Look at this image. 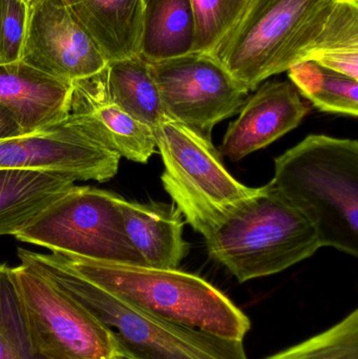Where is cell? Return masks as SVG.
<instances>
[{"instance_id": "obj_8", "label": "cell", "mask_w": 358, "mask_h": 359, "mask_svg": "<svg viewBox=\"0 0 358 359\" xmlns=\"http://www.w3.org/2000/svg\"><path fill=\"white\" fill-rule=\"evenodd\" d=\"M153 130L165 168L164 189L185 219L226 208L258 191L229 174L212 140L167 116Z\"/></svg>"}, {"instance_id": "obj_14", "label": "cell", "mask_w": 358, "mask_h": 359, "mask_svg": "<svg viewBox=\"0 0 358 359\" xmlns=\"http://www.w3.org/2000/svg\"><path fill=\"white\" fill-rule=\"evenodd\" d=\"M73 83L46 75L22 60L0 65V105L14 115L23 135L67 119Z\"/></svg>"}, {"instance_id": "obj_15", "label": "cell", "mask_w": 358, "mask_h": 359, "mask_svg": "<svg viewBox=\"0 0 358 359\" xmlns=\"http://www.w3.org/2000/svg\"><path fill=\"white\" fill-rule=\"evenodd\" d=\"M124 230L147 267L178 269L189 244L183 238L184 221L176 205L130 202L116 194Z\"/></svg>"}, {"instance_id": "obj_3", "label": "cell", "mask_w": 358, "mask_h": 359, "mask_svg": "<svg viewBox=\"0 0 358 359\" xmlns=\"http://www.w3.org/2000/svg\"><path fill=\"white\" fill-rule=\"evenodd\" d=\"M58 255L80 276L143 313L233 341H243L252 328L248 316L224 293L195 274Z\"/></svg>"}, {"instance_id": "obj_23", "label": "cell", "mask_w": 358, "mask_h": 359, "mask_svg": "<svg viewBox=\"0 0 358 359\" xmlns=\"http://www.w3.org/2000/svg\"><path fill=\"white\" fill-rule=\"evenodd\" d=\"M250 0H191L195 18L193 53L214 56L247 8Z\"/></svg>"}, {"instance_id": "obj_26", "label": "cell", "mask_w": 358, "mask_h": 359, "mask_svg": "<svg viewBox=\"0 0 358 359\" xmlns=\"http://www.w3.org/2000/svg\"><path fill=\"white\" fill-rule=\"evenodd\" d=\"M20 126L16 118L6 107L0 105V139L22 136Z\"/></svg>"}, {"instance_id": "obj_4", "label": "cell", "mask_w": 358, "mask_h": 359, "mask_svg": "<svg viewBox=\"0 0 358 359\" xmlns=\"http://www.w3.org/2000/svg\"><path fill=\"white\" fill-rule=\"evenodd\" d=\"M271 183L317 228L322 246L358 255V142L309 135L275 160Z\"/></svg>"}, {"instance_id": "obj_12", "label": "cell", "mask_w": 358, "mask_h": 359, "mask_svg": "<svg viewBox=\"0 0 358 359\" xmlns=\"http://www.w3.org/2000/svg\"><path fill=\"white\" fill-rule=\"evenodd\" d=\"M65 121L97 144L137 163H146L157 149L153 130L109 98L106 67L92 77L73 82Z\"/></svg>"}, {"instance_id": "obj_11", "label": "cell", "mask_w": 358, "mask_h": 359, "mask_svg": "<svg viewBox=\"0 0 358 359\" xmlns=\"http://www.w3.org/2000/svg\"><path fill=\"white\" fill-rule=\"evenodd\" d=\"M120 159L65 120L34 134L0 139V170L63 172L78 181L106 182L117 175Z\"/></svg>"}, {"instance_id": "obj_24", "label": "cell", "mask_w": 358, "mask_h": 359, "mask_svg": "<svg viewBox=\"0 0 358 359\" xmlns=\"http://www.w3.org/2000/svg\"><path fill=\"white\" fill-rule=\"evenodd\" d=\"M265 359H358V310L328 330Z\"/></svg>"}, {"instance_id": "obj_18", "label": "cell", "mask_w": 358, "mask_h": 359, "mask_svg": "<svg viewBox=\"0 0 358 359\" xmlns=\"http://www.w3.org/2000/svg\"><path fill=\"white\" fill-rule=\"evenodd\" d=\"M195 27L191 0H146L139 56L156 63L191 54Z\"/></svg>"}, {"instance_id": "obj_20", "label": "cell", "mask_w": 358, "mask_h": 359, "mask_svg": "<svg viewBox=\"0 0 358 359\" xmlns=\"http://www.w3.org/2000/svg\"><path fill=\"white\" fill-rule=\"evenodd\" d=\"M304 60L358 80V0H334Z\"/></svg>"}, {"instance_id": "obj_1", "label": "cell", "mask_w": 358, "mask_h": 359, "mask_svg": "<svg viewBox=\"0 0 358 359\" xmlns=\"http://www.w3.org/2000/svg\"><path fill=\"white\" fill-rule=\"evenodd\" d=\"M187 223L240 283L279 273L323 247L317 228L271 182L249 198Z\"/></svg>"}, {"instance_id": "obj_22", "label": "cell", "mask_w": 358, "mask_h": 359, "mask_svg": "<svg viewBox=\"0 0 358 359\" xmlns=\"http://www.w3.org/2000/svg\"><path fill=\"white\" fill-rule=\"evenodd\" d=\"M0 359H43L34 345L13 268L0 264Z\"/></svg>"}, {"instance_id": "obj_9", "label": "cell", "mask_w": 358, "mask_h": 359, "mask_svg": "<svg viewBox=\"0 0 358 359\" xmlns=\"http://www.w3.org/2000/svg\"><path fill=\"white\" fill-rule=\"evenodd\" d=\"M165 115L212 140V128L240 111L249 90L209 54L149 63Z\"/></svg>"}, {"instance_id": "obj_13", "label": "cell", "mask_w": 358, "mask_h": 359, "mask_svg": "<svg viewBox=\"0 0 358 359\" xmlns=\"http://www.w3.org/2000/svg\"><path fill=\"white\" fill-rule=\"evenodd\" d=\"M240 109L223 137L221 155L237 162L300 126L309 107L290 81H268Z\"/></svg>"}, {"instance_id": "obj_25", "label": "cell", "mask_w": 358, "mask_h": 359, "mask_svg": "<svg viewBox=\"0 0 358 359\" xmlns=\"http://www.w3.org/2000/svg\"><path fill=\"white\" fill-rule=\"evenodd\" d=\"M29 6L25 0H0V65L21 60Z\"/></svg>"}, {"instance_id": "obj_7", "label": "cell", "mask_w": 358, "mask_h": 359, "mask_svg": "<svg viewBox=\"0 0 358 359\" xmlns=\"http://www.w3.org/2000/svg\"><path fill=\"white\" fill-rule=\"evenodd\" d=\"M36 349L43 359L119 358L111 333L81 304L29 266L13 267Z\"/></svg>"}, {"instance_id": "obj_6", "label": "cell", "mask_w": 358, "mask_h": 359, "mask_svg": "<svg viewBox=\"0 0 358 359\" xmlns=\"http://www.w3.org/2000/svg\"><path fill=\"white\" fill-rule=\"evenodd\" d=\"M115 198L113 192L74 186L14 238L57 255L145 266L126 236Z\"/></svg>"}, {"instance_id": "obj_2", "label": "cell", "mask_w": 358, "mask_h": 359, "mask_svg": "<svg viewBox=\"0 0 358 359\" xmlns=\"http://www.w3.org/2000/svg\"><path fill=\"white\" fill-rule=\"evenodd\" d=\"M18 257L21 264L33 268L92 313L111 333L119 358L248 359L243 341L143 313L80 276L56 253L18 249Z\"/></svg>"}, {"instance_id": "obj_27", "label": "cell", "mask_w": 358, "mask_h": 359, "mask_svg": "<svg viewBox=\"0 0 358 359\" xmlns=\"http://www.w3.org/2000/svg\"><path fill=\"white\" fill-rule=\"evenodd\" d=\"M25 1H27L29 4V2H31V0H25Z\"/></svg>"}, {"instance_id": "obj_17", "label": "cell", "mask_w": 358, "mask_h": 359, "mask_svg": "<svg viewBox=\"0 0 358 359\" xmlns=\"http://www.w3.org/2000/svg\"><path fill=\"white\" fill-rule=\"evenodd\" d=\"M77 181L63 172L0 170V236H14Z\"/></svg>"}, {"instance_id": "obj_10", "label": "cell", "mask_w": 358, "mask_h": 359, "mask_svg": "<svg viewBox=\"0 0 358 359\" xmlns=\"http://www.w3.org/2000/svg\"><path fill=\"white\" fill-rule=\"evenodd\" d=\"M21 60L69 83L92 77L107 67L63 0H31Z\"/></svg>"}, {"instance_id": "obj_28", "label": "cell", "mask_w": 358, "mask_h": 359, "mask_svg": "<svg viewBox=\"0 0 358 359\" xmlns=\"http://www.w3.org/2000/svg\"><path fill=\"white\" fill-rule=\"evenodd\" d=\"M115 359H124V358H115Z\"/></svg>"}, {"instance_id": "obj_19", "label": "cell", "mask_w": 358, "mask_h": 359, "mask_svg": "<svg viewBox=\"0 0 358 359\" xmlns=\"http://www.w3.org/2000/svg\"><path fill=\"white\" fill-rule=\"evenodd\" d=\"M106 86L113 103L151 130L166 117L151 65L140 56L107 63Z\"/></svg>"}, {"instance_id": "obj_16", "label": "cell", "mask_w": 358, "mask_h": 359, "mask_svg": "<svg viewBox=\"0 0 358 359\" xmlns=\"http://www.w3.org/2000/svg\"><path fill=\"white\" fill-rule=\"evenodd\" d=\"M107 63L139 56L146 0H63Z\"/></svg>"}, {"instance_id": "obj_5", "label": "cell", "mask_w": 358, "mask_h": 359, "mask_svg": "<svg viewBox=\"0 0 358 359\" xmlns=\"http://www.w3.org/2000/svg\"><path fill=\"white\" fill-rule=\"evenodd\" d=\"M334 0H250L214 56L247 90L304 59Z\"/></svg>"}, {"instance_id": "obj_21", "label": "cell", "mask_w": 358, "mask_h": 359, "mask_svg": "<svg viewBox=\"0 0 358 359\" xmlns=\"http://www.w3.org/2000/svg\"><path fill=\"white\" fill-rule=\"evenodd\" d=\"M287 72L301 96L319 111L357 117L358 80L310 60L301 61Z\"/></svg>"}]
</instances>
